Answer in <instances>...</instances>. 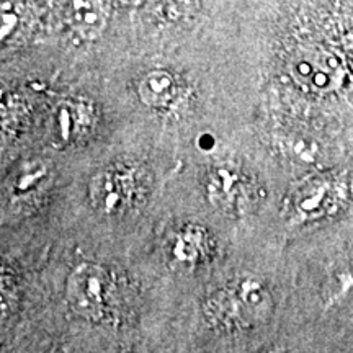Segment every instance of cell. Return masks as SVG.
<instances>
[{
    "label": "cell",
    "instance_id": "6da1fadb",
    "mask_svg": "<svg viewBox=\"0 0 353 353\" xmlns=\"http://www.w3.org/2000/svg\"><path fill=\"white\" fill-rule=\"evenodd\" d=\"M270 296L255 278H241L211 299V311L224 324L250 327L267 316Z\"/></svg>",
    "mask_w": 353,
    "mask_h": 353
},
{
    "label": "cell",
    "instance_id": "ba28073f",
    "mask_svg": "<svg viewBox=\"0 0 353 353\" xmlns=\"http://www.w3.org/2000/svg\"><path fill=\"white\" fill-rule=\"evenodd\" d=\"M81 120H79V108L76 105H63L61 110H57L56 128L57 136L64 141H70L76 136V132L81 130Z\"/></svg>",
    "mask_w": 353,
    "mask_h": 353
},
{
    "label": "cell",
    "instance_id": "52a82bcc",
    "mask_svg": "<svg viewBox=\"0 0 353 353\" xmlns=\"http://www.w3.org/2000/svg\"><path fill=\"white\" fill-rule=\"evenodd\" d=\"M72 19L82 32H97L101 25L100 0H72Z\"/></svg>",
    "mask_w": 353,
    "mask_h": 353
},
{
    "label": "cell",
    "instance_id": "9c48e42d",
    "mask_svg": "<svg viewBox=\"0 0 353 353\" xmlns=\"http://www.w3.org/2000/svg\"><path fill=\"white\" fill-rule=\"evenodd\" d=\"M44 174H46V169L43 165H32L30 169H25V172L19 174L15 180L17 192H30V188L37 187V183L43 179Z\"/></svg>",
    "mask_w": 353,
    "mask_h": 353
},
{
    "label": "cell",
    "instance_id": "3957f363",
    "mask_svg": "<svg viewBox=\"0 0 353 353\" xmlns=\"http://www.w3.org/2000/svg\"><path fill=\"white\" fill-rule=\"evenodd\" d=\"M206 193L219 211L242 214L250 203V183L244 174L231 165H214L206 176Z\"/></svg>",
    "mask_w": 353,
    "mask_h": 353
},
{
    "label": "cell",
    "instance_id": "5b68a950",
    "mask_svg": "<svg viewBox=\"0 0 353 353\" xmlns=\"http://www.w3.org/2000/svg\"><path fill=\"white\" fill-rule=\"evenodd\" d=\"M172 262L180 268H193L205 263L210 255V241L201 228L187 226L175 231L169 242Z\"/></svg>",
    "mask_w": 353,
    "mask_h": 353
},
{
    "label": "cell",
    "instance_id": "277c9868",
    "mask_svg": "<svg viewBox=\"0 0 353 353\" xmlns=\"http://www.w3.org/2000/svg\"><path fill=\"white\" fill-rule=\"evenodd\" d=\"M136 196V180L130 169L108 167L95 175L90 185V198L101 213L126 210Z\"/></svg>",
    "mask_w": 353,
    "mask_h": 353
},
{
    "label": "cell",
    "instance_id": "7a4b0ae2",
    "mask_svg": "<svg viewBox=\"0 0 353 353\" xmlns=\"http://www.w3.org/2000/svg\"><path fill=\"white\" fill-rule=\"evenodd\" d=\"M70 307L88 321H100L112 301V280L99 265L83 263L68 281Z\"/></svg>",
    "mask_w": 353,
    "mask_h": 353
},
{
    "label": "cell",
    "instance_id": "8992f818",
    "mask_svg": "<svg viewBox=\"0 0 353 353\" xmlns=\"http://www.w3.org/2000/svg\"><path fill=\"white\" fill-rule=\"evenodd\" d=\"M138 94L148 107L169 108L179 97V87L167 70H152L141 79Z\"/></svg>",
    "mask_w": 353,
    "mask_h": 353
}]
</instances>
